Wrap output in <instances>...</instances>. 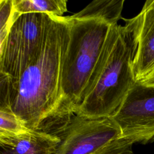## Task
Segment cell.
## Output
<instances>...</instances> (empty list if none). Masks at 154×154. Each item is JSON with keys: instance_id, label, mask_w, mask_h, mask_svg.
<instances>
[{"instance_id": "cell-2", "label": "cell", "mask_w": 154, "mask_h": 154, "mask_svg": "<svg viewBox=\"0 0 154 154\" xmlns=\"http://www.w3.org/2000/svg\"><path fill=\"white\" fill-rule=\"evenodd\" d=\"M124 20L125 25L111 26L75 115L90 119L111 117L135 82L132 63L138 16Z\"/></svg>"}, {"instance_id": "cell-3", "label": "cell", "mask_w": 154, "mask_h": 154, "mask_svg": "<svg viewBox=\"0 0 154 154\" xmlns=\"http://www.w3.org/2000/svg\"><path fill=\"white\" fill-rule=\"evenodd\" d=\"M67 17L70 38L62 67L59 123L75 115L81 104L111 27L102 20Z\"/></svg>"}, {"instance_id": "cell-9", "label": "cell", "mask_w": 154, "mask_h": 154, "mask_svg": "<svg viewBox=\"0 0 154 154\" xmlns=\"http://www.w3.org/2000/svg\"><path fill=\"white\" fill-rule=\"evenodd\" d=\"M124 0H96L79 12L70 16L75 19H99L109 25L118 24L122 19Z\"/></svg>"}, {"instance_id": "cell-12", "label": "cell", "mask_w": 154, "mask_h": 154, "mask_svg": "<svg viewBox=\"0 0 154 154\" xmlns=\"http://www.w3.org/2000/svg\"><path fill=\"white\" fill-rule=\"evenodd\" d=\"M134 144L131 140L121 137L111 141L92 154H134Z\"/></svg>"}, {"instance_id": "cell-5", "label": "cell", "mask_w": 154, "mask_h": 154, "mask_svg": "<svg viewBox=\"0 0 154 154\" xmlns=\"http://www.w3.org/2000/svg\"><path fill=\"white\" fill-rule=\"evenodd\" d=\"M122 136L134 143L154 142V84L135 81L111 116Z\"/></svg>"}, {"instance_id": "cell-10", "label": "cell", "mask_w": 154, "mask_h": 154, "mask_svg": "<svg viewBox=\"0 0 154 154\" xmlns=\"http://www.w3.org/2000/svg\"><path fill=\"white\" fill-rule=\"evenodd\" d=\"M66 0H13V13L22 14L40 13L54 17H63L67 12Z\"/></svg>"}, {"instance_id": "cell-13", "label": "cell", "mask_w": 154, "mask_h": 154, "mask_svg": "<svg viewBox=\"0 0 154 154\" xmlns=\"http://www.w3.org/2000/svg\"><path fill=\"white\" fill-rule=\"evenodd\" d=\"M13 7V0L0 1V45L6 38L11 23Z\"/></svg>"}, {"instance_id": "cell-11", "label": "cell", "mask_w": 154, "mask_h": 154, "mask_svg": "<svg viewBox=\"0 0 154 154\" xmlns=\"http://www.w3.org/2000/svg\"><path fill=\"white\" fill-rule=\"evenodd\" d=\"M10 108L0 109V136H14L28 131Z\"/></svg>"}, {"instance_id": "cell-7", "label": "cell", "mask_w": 154, "mask_h": 154, "mask_svg": "<svg viewBox=\"0 0 154 154\" xmlns=\"http://www.w3.org/2000/svg\"><path fill=\"white\" fill-rule=\"evenodd\" d=\"M138 16L137 45L132 63L135 81L154 70V0L146 1Z\"/></svg>"}, {"instance_id": "cell-8", "label": "cell", "mask_w": 154, "mask_h": 154, "mask_svg": "<svg viewBox=\"0 0 154 154\" xmlns=\"http://www.w3.org/2000/svg\"><path fill=\"white\" fill-rule=\"evenodd\" d=\"M60 139L37 130L14 136H0V154H55Z\"/></svg>"}, {"instance_id": "cell-6", "label": "cell", "mask_w": 154, "mask_h": 154, "mask_svg": "<svg viewBox=\"0 0 154 154\" xmlns=\"http://www.w3.org/2000/svg\"><path fill=\"white\" fill-rule=\"evenodd\" d=\"M61 141L55 154H92L122 136L111 117L90 119L73 115L57 132Z\"/></svg>"}, {"instance_id": "cell-4", "label": "cell", "mask_w": 154, "mask_h": 154, "mask_svg": "<svg viewBox=\"0 0 154 154\" xmlns=\"http://www.w3.org/2000/svg\"><path fill=\"white\" fill-rule=\"evenodd\" d=\"M52 16L40 13L13 14L7 35L0 45V73L17 79L41 51Z\"/></svg>"}, {"instance_id": "cell-14", "label": "cell", "mask_w": 154, "mask_h": 154, "mask_svg": "<svg viewBox=\"0 0 154 154\" xmlns=\"http://www.w3.org/2000/svg\"><path fill=\"white\" fill-rule=\"evenodd\" d=\"M138 81H141L147 84H154V70L144 79Z\"/></svg>"}, {"instance_id": "cell-1", "label": "cell", "mask_w": 154, "mask_h": 154, "mask_svg": "<svg viewBox=\"0 0 154 154\" xmlns=\"http://www.w3.org/2000/svg\"><path fill=\"white\" fill-rule=\"evenodd\" d=\"M67 16L54 17L42 49L16 79L0 73L1 97L30 130L52 134L59 126L63 63L69 42Z\"/></svg>"}]
</instances>
